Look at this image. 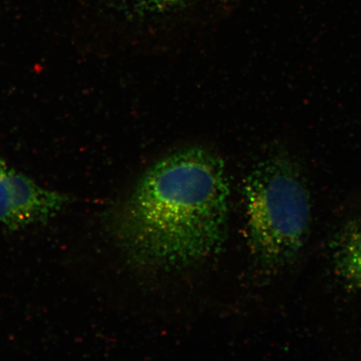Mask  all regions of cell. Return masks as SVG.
<instances>
[{"label": "cell", "instance_id": "cell-1", "mask_svg": "<svg viewBox=\"0 0 361 361\" xmlns=\"http://www.w3.org/2000/svg\"><path fill=\"white\" fill-rule=\"evenodd\" d=\"M228 201L222 158L205 148H185L146 171L111 227L135 263L183 267L219 250L227 232Z\"/></svg>", "mask_w": 361, "mask_h": 361}, {"label": "cell", "instance_id": "cell-2", "mask_svg": "<svg viewBox=\"0 0 361 361\" xmlns=\"http://www.w3.org/2000/svg\"><path fill=\"white\" fill-rule=\"evenodd\" d=\"M247 229L255 255L269 265L288 263L303 247L310 224L308 190L286 157L260 162L245 187Z\"/></svg>", "mask_w": 361, "mask_h": 361}, {"label": "cell", "instance_id": "cell-3", "mask_svg": "<svg viewBox=\"0 0 361 361\" xmlns=\"http://www.w3.org/2000/svg\"><path fill=\"white\" fill-rule=\"evenodd\" d=\"M71 202L67 194L43 188L11 168L0 154V224L8 229L47 223Z\"/></svg>", "mask_w": 361, "mask_h": 361}, {"label": "cell", "instance_id": "cell-4", "mask_svg": "<svg viewBox=\"0 0 361 361\" xmlns=\"http://www.w3.org/2000/svg\"><path fill=\"white\" fill-rule=\"evenodd\" d=\"M335 250L337 274L348 287L361 292V215L343 230Z\"/></svg>", "mask_w": 361, "mask_h": 361}, {"label": "cell", "instance_id": "cell-5", "mask_svg": "<svg viewBox=\"0 0 361 361\" xmlns=\"http://www.w3.org/2000/svg\"><path fill=\"white\" fill-rule=\"evenodd\" d=\"M140 15H160L178 10L191 0H118Z\"/></svg>", "mask_w": 361, "mask_h": 361}]
</instances>
